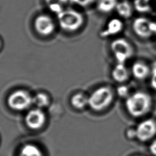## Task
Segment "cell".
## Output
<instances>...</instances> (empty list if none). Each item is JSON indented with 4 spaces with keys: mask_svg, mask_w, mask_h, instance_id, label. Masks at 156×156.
Wrapping results in <instances>:
<instances>
[{
    "mask_svg": "<svg viewBox=\"0 0 156 156\" xmlns=\"http://www.w3.org/2000/svg\"><path fill=\"white\" fill-rule=\"evenodd\" d=\"M110 49L116 63H126L135 53L131 43L123 37H117L113 40L110 44Z\"/></svg>",
    "mask_w": 156,
    "mask_h": 156,
    "instance_id": "obj_4",
    "label": "cell"
},
{
    "mask_svg": "<svg viewBox=\"0 0 156 156\" xmlns=\"http://www.w3.org/2000/svg\"><path fill=\"white\" fill-rule=\"evenodd\" d=\"M149 149L151 152L154 155L156 156V140H154L152 143L149 146Z\"/></svg>",
    "mask_w": 156,
    "mask_h": 156,
    "instance_id": "obj_23",
    "label": "cell"
},
{
    "mask_svg": "<svg viewBox=\"0 0 156 156\" xmlns=\"http://www.w3.org/2000/svg\"><path fill=\"white\" fill-rule=\"evenodd\" d=\"M115 93H116L117 96H118L119 98L125 99L129 96L131 92L130 91V88L128 86L124 83H122L119 84V85L117 87L115 90Z\"/></svg>",
    "mask_w": 156,
    "mask_h": 156,
    "instance_id": "obj_20",
    "label": "cell"
},
{
    "mask_svg": "<svg viewBox=\"0 0 156 156\" xmlns=\"http://www.w3.org/2000/svg\"><path fill=\"white\" fill-rule=\"evenodd\" d=\"M115 91L108 85H102L93 90L88 96V106L94 111L100 112L113 102Z\"/></svg>",
    "mask_w": 156,
    "mask_h": 156,
    "instance_id": "obj_2",
    "label": "cell"
},
{
    "mask_svg": "<svg viewBox=\"0 0 156 156\" xmlns=\"http://www.w3.org/2000/svg\"><path fill=\"white\" fill-rule=\"evenodd\" d=\"M57 15L60 27L66 32L77 31L84 23V17L82 14L74 9H65Z\"/></svg>",
    "mask_w": 156,
    "mask_h": 156,
    "instance_id": "obj_3",
    "label": "cell"
},
{
    "mask_svg": "<svg viewBox=\"0 0 156 156\" xmlns=\"http://www.w3.org/2000/svg\"><path fill=\"white\" fill-rule=\"evenodd\" d=\"M7 105L15 111H23L33 104V96L23 89L12 91L7 98Z\"/></svg>",
    "mask_w": 156,
    "mask_h": 156,
    "instance_id": "obj_5",
    "label": "cell"
},
{
    "mask_svg": "<svg viewBox=\"0 0 156 156\" xmlns=\"http://www.w3.org/2000/svg\"><path fill=\"white\" fill-rule=\"evenodd\" d=\"M19 156H43L41 150L35 145L27 144L22 147Z\"/></svg>",
    "mask_w": 156,
    "mask_h": 156,
    "instance_id": "obj_18",
    "label": "cell"
},
{
    "mask_svg": "<svg viewBox=\"0 0 156 156\" xmlns=\"http://www.w3.org/2000/svg\"><path fill=\"white\" fill-rule=\"evenodd\" d=\"M0 47H1V41H0Z\"/></svg>",
    "mask_w": 156,
    "mask_h": 156,
    "instance_id": "obj_25",
    "label": "cell"
},
{
    "mask_svg": "<svg viewBox=\"0 0 156 156\" xmlns=\"http://www.w3.org/2000/svg\"><path fill=\"white\" fill-rule=\"evenodd\" d=\"M96 0H71V2L81 7H87L93 4Z\"/></svg>",
    "mask_w": 156,
    "mask_h": 156,
    "instance_id": "obj_22",
    "label": "cell"
},
{
    "mask_svg": "<svg viewBox=\"0 0 156 156\" xmlns=\"http://www.w3.org/2000/svg\"><path fill=\"white\" fill-rule=\"evenodd\" d=\"M131 75L130 70L127 67L126 63H116L111 71L113 80L118 84L126 82Z\"/></svg>",
    "mask_w": 156,
    "mask_h": 156,
    "instance_id": "obj_12",
    "label": "cell"
},
{
    "mask_svg": "<svg viewBox=\"0 0 156 156\" xmlns=\"http://www.w3.org/2000/svg\"><path fill=\"white\" fill-rule=\"evenodd\" d=\"M25 123L33 130H37L43 126L46 121V115L43 109L35 107L27 112L25 116Z\"/></svg>",
    "mask_w": 156,
    "mask_h": 156,
    "instance_id": "obj_9",
    "label": "cell"
},
{
    "mask_svg": "<svg viewBox=\"0 0 156 156\" xmlns=\"http://www.w3.org/2000/svg\"><path fill=\"white\" fill-rule=\"evenodd\" d=\"M51 11L57 15L64 10V5L71 2V0H44Z\"/></svg>",
    "mask_w": 156,
    "mask_h": 156,
    "instance_id": "obj_16",
    "label": "cell"
},
{
    "mask_svg": "<svg viewBox=\"0 0 156 156\" xmlns=\"http://www.w3.org/2000/svg\"><path fill=\"white\" fill-rule=\"evenodd\" d=\"M124 105L130 116L134 118H141L151 110L153 99L149 93L143 90H137L131 92L125 99Z\"/></svg>",
    "mask_w": 156,
    "mask_h": 156,
    "instance_id": "obj_1",
    "label": "cell"
},
{
    "mask_svg": "<svg viewBox=\"0 0 156 156\" xmlns=\"http://www.w3.org/2000/svg\"><path fill=\"white\" fill-rule=\"evenodd\" d=\"M50 101L49 96L43 92L38 93L33 96V104L37 108L42 109L43 108L48 107L50 104Z\"/></svg>",
    "mask_w": 156,
    "mask_h": 156,
    "instance_id": "obj_17",
    "label": "cell"
},
{
    "mask_svg": "<svg viewBox=\"0 0 156 156\" xmlns=\"http://www.w3.org/2000/svg\"><path fill=\"white\" fill-rule=\"evenodd\" d=\"M124 24L120 18H113L107 23L105 28L101 32L102 38H109L119 35L124 29Z\"/></svg>",
    "mask_w": 156,
    "mask_h": 156,
    "instance_id": "obj_10",
    "label": "cell"
},
{
    "mask_svg": "<svg viewBox=\"0 0 156 156\" xmlns=\"http://www.w3.org/2000/svg\"><path fill=\"white\" fill-rule=\"evenodd\" d=\"M151 0H134L133 9L139 13H148L152 10Z\"/></svg>",
    "mask_w": 156,
    "mask_h": 156,
    "instance_id": "obj_19",
    "label": "cell"
},
{
    "mask_svg": "<svg viewBox=\"0 0 156 156\" xmlns=\"http://www.w3.org/2000/svg\"><path fill=\"white\" fill-rule=\"evenodd\" d=\"M34 26L35 31L40 35L48 37L52 34L55 29V24L49 15L41 14L34 20Z\"/></svg>",
    "mask_w": 156,
    "mask_h": 156,
    "instance_id": "obj_7",
    "label": "cell"
},
{
    "mask_svg": "<svg viewBox=\"0 0 156 156\" xmlns=\"http://www.w3.org/2000/svg\"><path fill=\"white\" fill-rule=\"evenodd\" d=\"M149 83L151 87L156 91V62L153 63L151 66Z\"/></svg>",
    "mask_w": 156,
    "mask_h": 156,
    "instance_id": "obj_21",
    "label": "cell"
},
{
    "mask_svg": "<svg viewBox=\"0 0 156 156\" xmlns=\"http://www.w3.org/2000/svg\"><path fill=\"white\" fill-rule=\"evenodd\" d=\"M115 10L120 18L129 19L133 13V7L128 1L124 0L118 2Z\"/></svg>",
    "mask_w": 156,
    "mask_h": 156,
    "instance_id": "obj_13",
    "label": "cell"
},
{
    "mask_svg": "<svg viewBox=\"0 0 156 156\" xmlns=\"http://www.w3.org/2000/svg\"><path fill=\"white\" fill-rule=\"evenodd\" d=\"M117 3V0H98L97 9L101 13H108L115 10Z\"/></svg>",
    "mask_w": 156,
    "mask_h": 156,
    "instance_id": "obj_15",
    "label": "cell"
},
{
    "mask_svg": "<svg viewBox=\"0 0 156 156\" xmlns=\"http://www.w3.org/2000/svg\"><path fill=\"white\" fill-rule=\"evenodd\" d=\"M70 102L74 108L82 110L88 106V96L82 93H77L71 96Z\"/></svg>",
    "mask_w": 156,
    "mask_h": 156,
    "instance_id": "obj_14",
    "label": "cell"
},
{
    "mask_svg": "<svg viewBox=\"0 0 156 156\" xmlns=\"http://www.w3.org/2000/svg\"><path fill=\"white\" fill-rule=\"evenodd\" d=\"M132 28L136 36L146 39L155 35L156 22L147 17L138 16L133 20Z\"/></svg>",
    "mask_w": 156,
    "mask_h": 156,
    "instance_id": "obj_6",
    "label": "cell"
},
{
    "mask_svg": "<svg viewBox=\"0 0 156 156\" xmlns=\"http://www.w3.org/2000/svg\"><path fill=\"white\" fill-rule=\"evenodd\" d=\"M156 134V121L152 118L141 121L135 129L136 137L141 141H147Z\"/></svg>",
    "mask_w": 156,
    "mask_h": 156,
    "instance_id": "obj_8",
    "label": "cell"
},
{
    "mask_svg": "<svg viewBox=\"0 0 156 156\" xmlns=\"http://www.w3.org/2000/svg\"><path fill=\"white\" fill-rule=\"evenodd\" d=\"M131 75L138 80H144L149 78L151 74V66L142 60L134 62L130 68Z\"/></svg>",
    "mask_w": 156,
    "mask_h": 156,
    "instance_id": "obj_11",
    "label": "cell"
},
{
    "mask_svg": "<svg viewBox=\"0 0 156 156\" xmlns=\"http://www.w3.org/2000/svg\"><path fill=\"white\" fill-rule=\"evenodd\" d=\"M155 39H156V34H155Z\"/></svg>",
    "mask_w": 156,
    "mask_h": 156,
    "instance_id": "obj_24",
    "label": "cell"
}]
</instances>
